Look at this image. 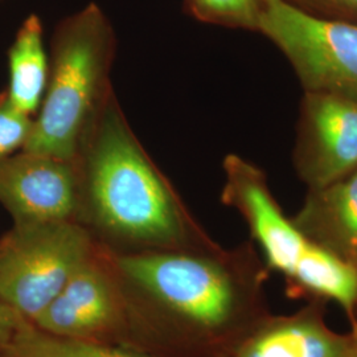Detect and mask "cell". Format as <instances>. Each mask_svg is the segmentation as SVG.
<instances>
[{
	"mask_svg": "<svg viewBox=\"0 0 357 357\" xmlns=\"http://www.w3.org/2000/svg\"><path fill=\"white\" fill-rule=\"evenodd\" d=\"M81 212L123 243L175 249L197 230L166 176L135 137L114 94L77 160Z\"/></svg>",
	"mask_w": 357,
	"mask_h": 357,
	"instance_id": "1",
	"label": "cell"
},
{
	"mask_svg": "<svg viewBox=\"0 0 357 357\" xmlns=\"http://www.w3.org/2000/svg\"><path fill=\"white\" fill-rule=\"evenodd\" d=\"M125 278L159 302L202 348L227 357L268 314L266 270L252 255L153 252L116 257Z\"/></svg>",
	"mask_w": 357,
	"mask_h": 357,
	"instance_id": "2",
	"label": "cell"
},
{
	"mask_svg": "<svg viewBox=\"0 0 357 357\" xmlns=\"http://www.w3.org/2000/svg\"><path fill=\"white\" fill-rule=\"evenodd\" d=\"M115 35L101 7L89 3L57 26L50 76L23 151L77 162L110 97Z\"/></svg>",
	"mask_w": 357,
	"mask_h": 357,
	"instance_id": "3",
	"label": "cell"
},
{
	"mask_svg": "<svg viewBox=\"0 0 357 357\" xmlns=\"http://www.w3.org/2000/svg\"><path fill=\"white\" fill-rule=\"evenodd\" d=\"M93 253L78 221L15 224L0 240V302L33 321Z\"/></svg>",
	"mask_w": 357,
	"mask_h": 357,
	"instance_id": "4",
	"label": "cell"
},
{
	"mask_svg": "<svg viewBox=\"0 0 357 357\" xmlns=\"http://www.w3.org/2000/svg\"><path fill=\"white\" fill-rule=\"evenodd\" d=\"M257 31L287 57L306 91L357 102V24L318 17L287 0H261Z\"/></svg>",
	"mask_w": 357,
	"mask_h": 357,
	"instance_id": "5",
	"label": "cell"
},
{
	"mask_svg": "<svg viewBox=\"0 0 357 357\" xmlns=\"http://www.w3.org/2000/svg\"><path fill=\"white\" fill-rule=\"evenodd\" d=\"M0 203L15 224L77 221L81 213L78 163L26 151L0 160Z\"/></svg>",
	"mask_w": 357,
	"mask_h": 357,
	"instance_id": "6",
	"label": "cell"
},
{
	"mask_svg": "<svg viewBox=\"0 0 357 357\" xmlns=\"http://www.w3.org/2000/svg\"><path fill=\"white\" fill-rule=\"evenodd\" d=\"M296 168L310 190L323 188L357 169V102L306 91Z\"/></svg>",
	"mask_w": 357,
	"mask_h": 357,
	"instance_id": "7",
	"label": "cell"
},
{
	"mask_svg": "<svg viewBox=\"0 0 357 357\" xmlns=\"http://www.w3.org/2000/svg\"><path fill=\"white\" fill-rule=\"evenodd\" d=\"M222 167V202L243 215L264 252L268 270L290 278L310 241L295 227L293 218L284 216L258 167L233 153L224 159Z\"/></svg>",
	"mask_w": 357,
	"mask_h": 357,
	"instance_id": "8",
	"label": "cell"
},
{
	"mask_svg": "<svg viewBox=\"0 0 357 357\" xmlns=\"http://www.w3.org/2000/svg\"><path fill=\"white\" fill-rule=\"evenodd\" d=\"M116 318V294L93 253L32 323L56 336L90 339L109 330Z\"/></svg>",
	"mask_w": 357,
	"mask_h": 357,
	"instance_id": "9",
	"label": "cell"
},
{
	"mask_svg": "<svg viewBox=\"0 0 357 357\" xmlns=\"http://www.w3.org/2000/svg\"><path fill=\"white\" fill-rule=\"evenodd\" d=\"M324 305L310 302L291 315H268L227 357H344L349 336L330 328Z\"/></svg>",
	"mask_w": 357,
	"mask_h": 357,
	"instance_id": "10",
	"label": "cell"
},
{
	"mask_svg": "<svg viewBox=\"0 0 357 357\" xmlns=\"http://www.w3.org/2000/svg\"><path fill=\"white\" fill-rule=\"evenodd\" d=\"M293 222L308 241L357 268V169L310 190Z\"/></svg>",
	"mask_w": 357,
	"mask_h": 357,
	"instance_id": "11",
	"label": "cell"
},
{
	"mask_svg": "<svg viewBox=\"0 0 357 357\" xmlns=\"http://www.w3.org/2000/svg\"><path fill=\"white\" fill-rule=\"evenodd\" d=\"M287 281L293 296L310 302H335L344 310L351 326L357 321V268L311 241Z\"/></svg>",
	"mask_w": 357,
	"mask_h": 357,
	"instance_id": "12",
	"label": "cell"
},
{
	"mask_svg": "<svg viewBox=\"0 0 357 357\" xmlns=\"http://www.w3.org/2000/svg\"><path fill=\"white\" fill-rule=\"evenodd\" d=\"M10 59L8 102L23 114L40 109L50 76V61L44 48L43 24L38 15H31L20 26Z\"/></svg>",
	"mask_w": 357,
	"mask_h": 357,
	"instance_id": "13",
	"label": "cell"
},
{
	"mask_svg": "<svg viewBox=\"0 0 357 357\" xmlns=\"http://www.w3.org/2000/svg\"><path fill=\"white\" fill-rule=\"evenodd\" d=\"M0 357H139L90 339L56 336L23 319Z\"/></svg>",
	"mask_w": 357,
	"mask_h": 357,
	"instance_id": "14",
	"label": "cell"
},
{
	"mask_svg": "<svg viewBox=\"0 0 357 357\" xmlns=\"http://www.w3.org/2000/svg\"><path fill=\"white\" fill-rule=\"evenodd\" d=\"M187 7L205 23L257 31L261 0H187Z\"/></svg>",
	"mask_w": 357,
	"mask_h": 357,
	"instance_id": "15",
	"label": "cell"
},
{
	"mask_svg": "<svg viewBox=\"0 0 357 357\" xmlns=\"http://www.w3.org/2000/svg\"><path fill=\"white\" fill-rule=\"evenodd\" d=\"M33 122L29 115L16 110L8 102L6 94L0 97V160L11 156L17 149H23Z\"/></svg>",
	"mask_w": 357,
	"mask_h": 357,
	"instance_id": "16",
	"label": "cell"
},
{
	"mask_svg": "<svg viewBox=\"0 0 357 357\" xmlns=\"http://www.w3.org/2000/svg\"><path fill=\"white\" fill-rule=\"evenodd\" d=\"M296 4L311 6L320 11L357 16V0H287Z\"/></svg>",
	"mask_w": 357,
	"mask_h": 357,
	"instance_id": "17",
	"label": "cell"
},
{
	"mask_svg": "<svg viewBox=\"0 0 357 357\" xmlns=\"http://www.w3.org/2000/svg\"><path fill=\"white\" fill-rule=\"evenodd\" d=\"M26 319L19 315L13 308L0 302V352L7 347L13 339L22 320Z\"/></svg>",
	"mask_w": 357,
	"mask_h": 357,
	"instance_id": "18",
	"label": "cell"
},
{
	"mask_svg": "<svg viewBox=\"0 0 357 357\" xmlns=\"http://www.w3.org/2000/svg\"><path fill=\"white\" fill-rule=\"evenodd\" d=\"M348 336L349 340L344 357H357V321L354 326H351V331L348 332Z\"/></svg>",
	"mask_w": 357,
	"mask_h": 357,
	"instance_id": "19",
	"label": "cell"
}]
</instances>
